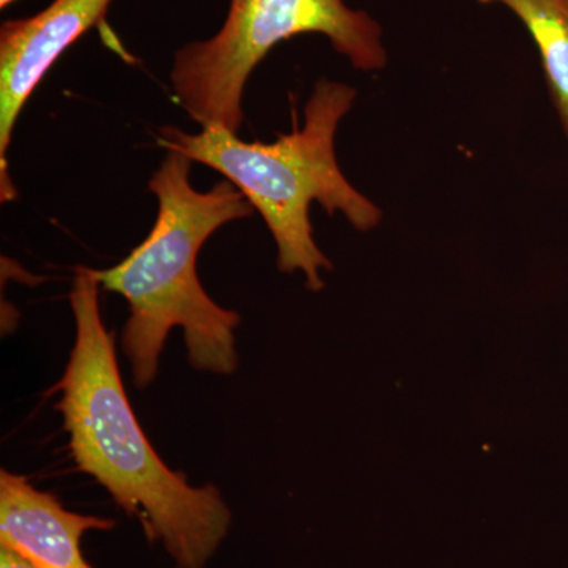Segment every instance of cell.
Instances as JSON below:
<instances>
[{
    "mask_svg": "<svg viewBox=\"0 0 568 568\" xmlns=\"http://www.w3.org/2000/svg\"><path fill=\"white\" fill-rule=\"evenodd\" d=\"M100 290L91 268L77 267L70 293L77 342L50 390L61 394L55 409L71 458L141 523L151 544L162 545L175 568H207L230 534L233 514L219 488L192 487L153 450L126 398L114 339L100 313Z\"/></svg>",
    "mask_w": 568,
    "mask_h": 568,
    "instance_id": "1",
    "label": "cell"
},
{
    "mask_svg": "<svg viewBox=\"0 0 568 568\" xmlns=\"http://www.w3.org/2000/svg\"><path fill=\"white\" fill-rule=\"evenodd\" d=\"M193 163L168 151L149 181L159 201L151 234L122 263L104 271L91 268L102 290L129 302L121 346L138 388L155 381L164 342L174 327L182 328L193 368L215 375L237 369L235 328L241 316L209 297L197 278L196 261L216 230L248 219L254 209L227 179L207 192L193 189Z\"/></svg>",
    "mask_w": 568,
    "mask_h": 568,
    "instance_id": "2",
    "label": "cell"
},
{
    "mask_svg": "<svg viewBox=\"0 0 568 568\" xmlns=\"http://www.w3.org/2000/svg\"><path fill=\"white\" fill-rule=\"evenodd\" d=\"M355 97L357 91L343 82L317 81L302 129L294 126L271 144L245 142L222 129L186 133L173 125L160 129L159 144L234 183L275 239L280 271L304 272L306 287L317 293L325 286L320 272L334 265L316 245L312 204L323 205L328 215L343 213L357 231L375 230L383 219V211L351 185L336 160V130Z\"/></svg>",
    "mask_w": 568,
    "mask_h": 568,
    "instance_id": "3",
    "label": "cell"
},
{
    "mask_svg": "<svg viewBox=\"0 0 568 568\" xmlns=\"http://www.w3.org/2000/svg\"><path fill=\"white\" fill-rule=\"evenodd\" d=\"M321 33L354 69L383 70V28L345 0H231L222 29L174 54L170 81L175 102L203 129L237 133L253 70L280 41Z\"/></svg>",
    "mask_w": 568,
    "mask_h": 568,
    "instance_id": "4",
    "label": "cell"
},
{
    "mask_svg": "<svg viewBox=\"0 0 568 568\" xmlns=\"http://www.w3.org/2000/svg\"><path fill=\"white\" fill-rule=\"evenodd\" d=\"M114 0H52L33 17L0 28V200L17 197L9 174L11 133L48 70L85 32L99 26Z\"/></svg>",
    "mask_w": 568,
    "mask_h": 568,
    "instance_id": "5",
    "label": "cell"
},
{
    "mask_svg": "<svg viewBox=\"0 0 568 568\" xmlns=\"http://www.w3.org/2000/svg\"><path fill=\"white\" fill-rule=\"evenodd\" d=\"M115 528L111 518L67 510L61 500L0 470V547L37 568H92L82 555V537Z\"/></svg>",
    "mask_w": 568,
    "mask_h": 568,
    "instance_id": "6",
    "label": "cell"
},
{
    "mask_svg": "<svg viewBox=\"0 0 568 568\" xmlns=\"http://www.w3.org/2000/svg\"><path fill=\"white\" fill-rule=\"evenodd\" d=\"M503 3L528 29L540 52L551 102L568 140V0H478Z\"/></svg>",
    "mask_w": 568,
    "mask_h": 568,
    "instance_id": "7",
    "label": "cell"
},
{
    "mask_svg": "<svg viewBox=\"0 0 568 568\" xmlns=\"http://www.w3.org/2000/svg\"><path fill=\"white\" fill-rule=\"evenodd\" d=\"M0 568H37L10 548L0 547Z\"/></svg>",
    "mask_w": 568,
    "mask_h": 568,
    "instance_id": "8",
    "label": "cell"
},
{
    "mask_svg": "<svg viewBox=\"0 0 568 568\" xmlns=\"http://www.w3.org/2000/svg\"><path fill=\"white\" fill-rule=\"evenodd\" d=\"M13 2H17V0H0V9H7Z\"/></svg>",
    "mask_w": 568,
    "mask_h": 568,
    "instance_id": "9",
    "label": "cell"
}]
</instances>
